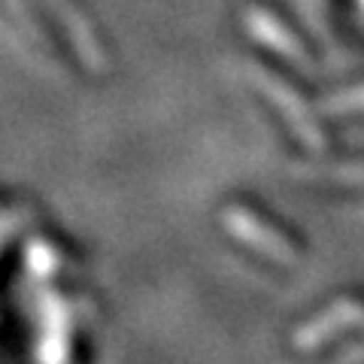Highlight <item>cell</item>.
I'll return each mask as SVG.
<instances>
[{
	"mask_svg": "<svg viewBox=\"0 0 364 364\" xmlns=\"http://www.w3.org/2000/svg\"><path fill=\"white\" fill-rule=\"evenodd\" d=\"M228 228L237 234V237H246V240H258L255 249H261V252H267L270 258H279V261H294V255L289 252L286 246H282V240L277 234L270 231V228L258 225L255 215L249 213H240V210H231L228 213Z\"/></svg>",
	"mask_w": 364,
	"mask_h": 364,
	"instance_id": "6da1fadb",
	"label": "cell"
}]
</instances>
